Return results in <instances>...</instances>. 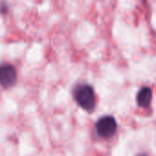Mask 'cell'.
Returning a JSON list of instances; mask_svg holds the SVG:
<instances>
[{
  "mask_svg": "<svg viewBox=\"0 0 156 156\" xmlns=\"http://www.w3.org/2000/svg\"><path fill=\"white\" fill-rule=\"evenodd\" d=\"M153 90L150 87H143L136 95V102L141 108H148L152 102Z\"/></svg>",
  "mask_w": 156,
  "mask_h": 156,
  "instance_id": "cell-4",
  "label": "cell"
},
{
  "mask_svg": "<svg viewBox=\"0 0 156 156\" xmlns=\"http://www.w3.org/2000/svg\"><path fill=\"white\" fill-rule=\"evenodd\" d=\"M95 128L96 133L100 137L103 139H109L115 134L118 124L114 117L111 115H105L97 121Z\"/></svg>",
  "mask_w": 156,
  "mask_h": 156,
  "instance_id": "cell-2",
  "label": "cell"
},
{
  "mask_svg": "<svg viewBox=\"0 0 156 156\" xmlns=\"http://www.w3.org/2000/svg\"><path fill=\"white\" fill-rule=\"evenodd\" d=\"M73 96L80 108L88 112H93L96 106V96L92 86L87 83L78 84L74 88Z\"/></svg>",
  "mask_w": 156,
  "mask_h": 156,
  "instance_id": "cell-1",
  "label": "cell"
},
{
  "mask_svg": "<svg viewBox=\"0 0 156 156\" xmlns=\"http://www.w3.org/2000/svg\"><path fill=\"white\" fill-rule=\"evenodd\" d=\"M16 70L11 64H2L0 65V84L5 88H11L15 85L16 81Z\"/></svg>",
  "mask_w": 156,
  "mask_h": 156,
  "instance_id": "cell-3",
  "label": "cell"
},
{
  "mask_svg": "<svg viewBox=\"0 0 156 156\" xmlns=\"http://www.w3.org/2000/svg\"><path fill=\"white\" fill-rule=\"evenodd\" d=\"M138 156H146V155H145V154H140V155H138Z\"/></svg>",
  "mask_w": 156,
  "mask_h": 156,
  "instance_id": "cell-5",
  "label": "cell"
}]
</instances>
